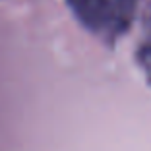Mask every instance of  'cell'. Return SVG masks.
Wrapping results in <instances>:
<instances>
[{
    "label": "cell",
    "mask_w": 151,
    "mask_h": 151,
    "mask_svg": "<svg viewBox=\"0 0 151 151\" xmlns=\"http://www.w3.org/2000/svg\"><path fill=\"white\" fill-rule=\"evenodd\" d=\"M83 12L97 27L120 31L128 25L134 0H81Z\"/></svg>",
    "instance_id": "obj_1"
}]
</instances>
